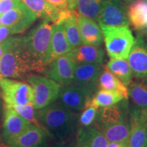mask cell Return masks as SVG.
Returning <instances> with one entry per match:
<instances>
[{
    "mask_svg": "<svg viewBox=\"0 0 147 147\" xmlns=\"http://www.w3.org/2000/svg\"><path fill=\"white\" fill-rule=\"evenodd\" d=\"M1 43L3 47V53L0 58L1 77L22 80L27 78L33 71L42 73L25 49L24 37H10Z\"/></svg>",
    "mask_w": 147,
    "mask_h": 147,
    "instance_id": "cell-1",
    "label": "cell"
},
{
    "mask_svg": "<svg viewBox=\"0 0 147 147\" xmlns=\"http://www.w3.org/2000/svg\"><path fill=\"white\" fill-rule=\"evenodd\" d=\"M37 116L42 129L59 140L69 138L75 131L78 125L76 112L55 102L37 110Z\"/></svg>",
    "mask_w": 147,
    "mask_h": 147,
    "instance_id": "cell-2",
    "label": "cell"
},
{
    "mask_svg": "<svg viewBox=\"0 0 147 147\" xmlns=\"http://www.w3.org/2000/svg\"><path fill=\"white\" fill-rule=\"evenodd\" d=\"M53 25L49 21L45 20L33 29L27 36H24L25 49L42 73L52 61L51 40Z\"/></svg>",
    "mask_w": 147,
    "mask_h": 147,
    "instance_id": "cell-3",
    "label": "cell"
},
{
    "mask_svg": "<svg viewBox=\"0 0 147 147\" xmlns=\"http://www.w3.org/2000/svg\"><path fill=\"white\" fill-rule=\"evenodd\" d=\"M108 56L111 59H127L135 43L129 26L100 25Z\"/></svg>",
    "mask_w": 147,
    "mask_h": 147,
    "instance_id": "cell-4",
    "label": "cell"
},
{
    "mask_svg": "<svg viewBox=\"0 0 147 147\" xmlns=\"http://www.w3.org/2000/svg\"><path fill=\"white\" fill-rule=\"evenodd\" d=\"M0 93L4 105L14 107L34 103V91L27 82L16 79L0 78Z\"/></svg>",
    "mask_w": 147,
    "mask_h": 147,
    "instance_id": "cell-5",
    "label": "cell"
},
{
    "mask_svg": "<svg viewBox=\"0 0 147 147\" xmlns=\"http://www.w3.org/2000/svg\"><path fill=\"white\" fill-rule=\"evenodd\" d=\"M34 91V106L40 110L57 100L61 85L47 76L32 74L27 78Z\"/></svg>",
    "mask_w": 147,
    "mask_h": 147,
    "instance_id": "cell-6",
    "label": "cell"
},
{
    "mask_svg": "<svg viewBox=\"0 0 147 147\" xmlns=\"http://www.w3.org/2000/svg\"><path fill=\"white\" fill-rule=\"evenodd\" d=\"M95 89L71 83L61 86L57 103L72 111H80L83 109L87 102L94 95Z\"/></svg>",
    "mask_w": 147,
    "mask_h": 147,
    "instance_id": "cell-7",
    "label": "cell"
},
{
    "mask_svg": "<svg viewBox=\"0 0 147 147\" xmlns=\"http://www.w3.org/2000/svg\"><path fill=\"white\" fill-rule=\"evenodd\" d=\"M76 65L72 52L70 51L53 60L43 73L61 86L67 85L72 82Z\"/></svg>",
    "mask_w": 147,
    "mask_h": 147,
    "instance_id": "cell-8",
    "label": "cell"
},
{
    "mask_svg": "<svg viewBox=\"0 0 147 147\" xmlns=\"http://www.w3.org/2000/svg\"><path fill=\"white\" fill-rule=\"evenodd\" d=\"M125 101L123 100L114 105L98 109L96 119L93 122V127L101 131L106 128L129 121V114Z\"/></svg>",
    "mask_w": 147,
    "mask_h": 147,
    "instance_id": "cell-9",
    "label": "cell"
},
{
    "mask_svg": "<svg viewBox=\"0 0 147 147\" xmlns=\"http://www.w3.org/2000/svg\"><path fill=\"white\" fill-rule=\"evenodd\" d=\"M34 12L22 2L1 16V25L9 27L14 34H21L29 28L36 20Z\"/></svg>",
    "mask_w": 147,
    "mask_h": 147,
    "instance_id": "cell-10",
    "label": "cell"
},
{
    "mask_svg": "<svg viewBox=\"0 0 147 147\" xmlns=\"http://www.w3.org/2000/svg\"><path fill=\"white\" fill-rule=\"evenodd\" d=\"M100 25L129 26L127 8L121 0H104L97 19Z\"/></svg>",
    "mask_w": 147,
    "mask_h": 147,
    "instance_id": "cell-11",
    "label": "cell"
},
{
    "mask_svg": "<svg viewBox=\"0 0 147 147\" xmlns=\"http://www.w3.org/2000/svg\"><path fill=\"white\" fill-rule=\"evenodd\" d=\"M132 76L147 80V40L138 34L127 57Z\"/></svg>",
    "mask_w": 147,
    "mask_h": 147,
    "instance_id": "cell-12",
    "label": "cell"
},
{
    "mask_svg": "<svg viewBox=\"0 0 147 147\" xmlns=\"http://www.w3.org/2000/svg\"><path fill=\"white\" fill-rule=\"evenodd\" d=\"M31 123L20 115L10 106H3L1 139L5 144L15 138L28 127Z\"/></svg>",
    "mask_w": 147,
    "mask_h": 147,
    "instance_id": "cell-13",
    "label": "cell"
},
{
    "mask_svg": "<svg viewBox=\"0 0 147 147\" xmlns=\"http://www.w3.org/2000/svg\"><path fill=\"white\" fill-rule=\"evenodd\" d=\"M129 135L127 147H142L147 143V118L141 110L133 108L129 111Z\"/></svg>",
    "mask_w": 147,
    "mask_h": 147,
    "instance_id": "cell-14",
    "label": "cell"
},
{
    "mask_svg": "<svg viewBox=\"0 0 147 147\" xmlns=\"http://www.w3.org/2000/svg\"><path fill=\"white\" fill-rule=\"evenodd\" d=\"M21 1L34 12L37 17L53 22V25L61 23L69 14L74 12L60 10L47 0H21Z\"/></svg>",
    "mask_w": 147,
    "mask_h": 147,
    "instance_id": "cell-15",
    "label": "cell"
},
{
    "mask_svg": "<svg viewBox=\"0 0 147 147\" xmlns=\"http://www.w3.org/2000/svg\"><path fill=\"white\" fill-rule=\"evenodd\" d=\"M102 69V64H76L75 66L71 83L85 86V87L96 90L99 76Z\"/></svg>",
    "mask_w": 147,
    "mask_h": 147,
    "instance_id": "cell-16",
    "label": "cell"
},
{
    "mask_svg": "<svg viewBox=\"0 0 147 147\" xmlns=\"http://www.w3.org/2000/svg\"><path fill=\"white\" fill-rule=\"evenodd\" d=\"M127 13L129 22L138 34L147 39V0H133Z\"/></svg>",
    "mask_w": 147,
    "mask_h": 147,
    "instance_id": "cell-17",
    "label": "cell"
},
{
    "mask_svg": "<svg viewBox=\"0 0 147 147\" xmlns=\"http://www.w3.org/2000/svg\"><path fill=\"white\" fill-rule=\"evenodd\" d=\"M45 140V131L31 123L15 138L7 143V147H40Z\"/></svg>",
    "mask_w": 147,
    "mask_h": 147,
    "instance_id": "cell-18",
    "label": "cell"
},
{
    "mask_svg": "<svg viewBox=\"0 0 147 147\" xmlns=\"http://www.w3.org/2000/svg\"><path fill=\"white\" fill-rule=\"evenodd\" d=\"M77 23L82 44L100 46L103 41V34L96 21L77 13Z\"/></svg>",
    "mask_w": 147,
    "mask_h": 147,
    "instance_id": "cell-19",
    "label": "cell"
},
{
    "mask_svg": "<svg viewBox=\"0 0 147 147\" xmlns=\"http://www.w3.org/2000/svg\"><path fill=\"white\" fill-rule=\"evenodd\" d=\"M108 143L104 134L93 126L77 129L75 147H106Z\"/></svg>",
    "mask_w": 147,
    "mask_h": 147,
    "instance_id": "cell-20",
    "label": "cell"
},
{
    "mask_svg": "<svg viewBox=\"0 0 147 147\" xmlns=\"http://www.w3.org/2000/svg\"><path fill=\"white\" fill-rule=\"evenodd\" d=\"M76 64H102L104 58V51L99 46L82 44L71 50Z\"/></svg>",
    "mask_w": 147,
    "mask_h": 147,
    "instance_id": "cell-21",
    "label": "cell"
},
{
    "mask_svg": "<svg viewBox=\"0 0 147 147\" xmlns=\"http://www.w3.org/2000/svg\"><path fill=\"white\" fill-rule=\"evenodd\" d=\"M51 49L52 61L72 50L66 38L62 23L53 25Z\"/></svg>",
    "mask_w": 147,
    "mask_h": 147,
    "instance_id": "cell-22",
    "label": "cell"
},
{
    "mask_svg": "<svg viewBox=\"0 0 147 147\" xmlns=\"http://www.w3.org/2000/svg\"><path fill=\"white\" fill-rule=\"evenodd\" d=\"M97 87L100 88V90L115 91L120 93L126 100L129 98L127 87H126L117 76L106 68L102 69L99 76Z\"/></svg>",
    "mask_w": 147,
    "mask_h": 147,
    "instance_id": "cell-23",
    "label": "cell"
},
{
    "mask_svg": "<svg viewBox=\"0 0 147 147\" xmlns=\"http://www.w3.org/2000/svg\"><path fill=\"white\" fill-rule=\"evenodd\" d=\"M128 96L134 104V108L147 109V80L131 82L128 88Z\"/></svg>",
    "mask_w": 147,
    "mask_h": 147,
    "instance_id": "cell-24",
    "label": "cell"
},
{
    "mask_svg": "<svg viewBox=\"0 0 147 147\" xmlns=\"http://www.w3.org/2000/svg\"><path fill=\"white\" fill-rule=\"evenodd\" d=\"M123 100H125L124 97L117 92L100 90L89 99L84 108L91 106L99 109L100 108L114 105Z\"/></svg>",
    "mask_w": 147,
    "mask_h": 147,
    "instance_id": "cell-25",
    "label": "cell"
},
{
    "mask_svg": "<svg viewBox=\"0 0 147 147\" xmlns=\"http://www.w3.org/2000/svg\"><path fill=\"white\" fill-rule=\"evenodd\" d=\"M105 68L117 76L126 87L132 82V74L127 60L111 59L106 63Z\"/></svg>",
    "mask_w": 147,
    "mask_h": 147,
    "instance_id": "cell-26",
    "label": "cell"
},
{
    "mask_svg": "<svg viewBox=\"0 0 147 147\" xmlns=\"http://www.w3.org/2000/svg\"><path fill=\"white\" fill-rule=\"evenodd\" d=\"M104 0H74L77 13L97 21Z\"/></svg>",
    "mask_w": 147,
    "mask_h": 147,
    "instance_id": "cell-27",
    "label": "cell"
},
{
    "mask_svg": "<svg viewBox=\"0 0 147 147\" xmlns=\"http://www.w3.org/2000/svg\"><path fill=\"white\" fill-rule=\"evenodd\" d=\"M76 16V11H74L61 22L63 23L66 38L72 49L82 44Z\"/></svg>",
    "mask_w": 147,
    "mask_h": 147,
    "instance_id": "cell-28",
    "label": "cell"
},
{
    "mask_svg": "<svg viewBox=\"0 0 147 147\" xmlns=\"http://www.w3.org/2000/svg\"><path fill=\"white\" fill-rule=\"evenodd\" d=\"M17 113L21 115L23 118L27 119L31 123L36 125L39 126L40 125L39 121L38 120V116H37V110L35 109L34 104H29L26 105H18L12 107Z\"/></svg>",
    "mask_w": 147,
    "mask_h": 147,
    "instance_id": "cell-29",
    "label": "cell"
},
{
    "mask_svg": "<svg viewBox=\"0 0 147 147\" xmlns=\"http://www.w3.org/2000/svg\"><path fill=\"white\" fill-rule=\"evenodd\" d=\"M83 110L81 115L79 117L78 121L80 126L84 127H89L93 123L96 119L98 109L89 106V107L84 108Z\"/></svg>",
    "mask_w": 147,
    "mask_h": 147,
    "instance_id": "cell-30",
    "label": "cell"
},
{
    "mask_svg": "<svg viewBox=\"0 0 147 147\" xmlns=\"http://www.w3.org/2000/svg\"><path fill=\"white\" fill-rule=\"evenodd\" d=\"M21 2V0H0V15L15 8Z\"/></svg>",
    "mask_w": 147,
    "mask_h": 147,
    "instance_id": "cell-31",
    "label": "cell"
},
{
    "mask_svg": "<svg viewBox=\"0 0 147 147\" xmlns=\"http://www.w3.org/2000/svg\"><path fill=\"white\" fill-rule=\"evenodd\" d=\"M12 35L13 33L10 27L3 25H0V43L5 41Z\"/></svg>",
    "mask_w": 147,
    "mask_h": 147,
    "instance_id": "cell-32",
    "label": "cell"
},
{
    "mask_svg": "<svg viewBox=\"0 0 147 147\" xmlns=\"http://www.w3.org/2000/svg\"><path fill=\"white\" fill-rule=\"evenodd\" d=\"M121 146V144H119V143L117 142H110L108 144L107 146L106 147H120Z\"/></svg>",
    "mask_w": 147,
    "mask_h": 147,
    "instance_id": "cell-33",
    "label": "cell"
},
{
    "mask_svg": "<svg viewBox=\"0 0 147 147\" xmlns=\"http://www.w3.org/2000/svg\"><path fill=\"white\" fill-rule=\"evenodd\" d=\"M3 109V104H2V100H1V97L0 96V117H1V113H2V110Z\"/></svg>",
    "mask_w": 147,
    "mask_h": 147,
    "instance_id": "cell-34",
    "label": "cell"
},
{
    "mask_svg": "<svg viewBox=\"0 0 147 147\" xmlns=\"http://www.w3.org/2000/svg\"><path fill=\"white\" fill-rule=\"evenodd\" d=\"M3 53V45L2 43H0V58L1 57Z\"/></svg>",
    "mask_w": 147,
    "mask_h": 147,
    "instance_id": "cell-35",
    "label": "cell"
},
{
    "mask_svg": "<svg viewBox=\"0 0 147 147\" xmlns=\"http://www.w3.org/2000/svg\"><path fill=\"white\" fill-rule=\"evenodd\" d=\"M60 147H75V145H72L71 144H63Z\"/></svg>",
    "mask_w": 147,
    "mask_h": 147,
    "instance_id": "cell-36",
    "label": "cell"
},
{
    "mask_svg": "<svg viewBox=\"0 0 147 147\" xmlns=\"http://www.w3.org/2000/svg\"><path fill=\"white\" fill-rule=\"evenodd\" d=\"M141 112H142V113L144 115L145 117L147 118V109L146 110H141Z\"/></svg>",
    "mask_w": 147,
    "mask_h": 147,
    "instance_id": "cell-37",
    "label": "cell"
},
{
    "mask_svg": "<svg viewBox=\"0 0 147 147\" xmlns=\"http://www.w3.org/2000/svg\"><path fill=\"white\" fill-rule=\"evenodd\" d=\"M0 147H7L6 146H5L3 142H1V138H0Z\"/></svg>",
    "mask_w": 147,
    "mask_h": 147,
    "instance_id": "cell-38",
    "label": "cell"
},
{
    "mask_svg": "<svg viewBox=\"0 0 147 147\" xmlns=\"http://www.w3.org/2000/svg\"><path fill=\"white\" fill-rule=\"evenodd\" d=\"M121 1H122L123 2H130V1L131 2L133 0H121Z\"/></svg>",
    "mask_w": 147,
    "mask_h": 147,
    "instance_id": "cell-39",
    "label": "cell"
},
{
    "mask_svg": "<svg viewBox=\"0 0 147 147\" xmlns=\"http://www.w3.org/2000/svg\"><path fill=\"white\" fill-rule=\"evenodd\" d=\"M0 25H1V15H0Z\"/></svg>",
    "mask_w": 147,
    "mask_h": 147,
    "instance_id": "cell-40",
    "label": "cell"
},
{
    "mask_svg": "<svg viewBox=\"0 0 147 147\" xmlns=\"http://www.w3.org/2000/svg\"><path fill=\"white\" fill-rule=\"evenodd\" d=\"M142 147H147V143H146V144H144V146H142Z\"/></svg>",
    "mask_w": 147,
    "mask_h": 147,
    "instance_id": "cell-41",
    "label": "cell"
},
{
    "mask_svg": "<svg viewBox=\"0 0 147 147\" xmlns=\"http://www.w3.org/2000/svg\"><path fill=\"white\" fill-rule=\"evenodd\" d=\"M120 147H127V146H121Z\"/></svg>",
    "mask_w": 147,
    "mask_h": 147,
    "instance_id": "cell-42",
    "label": "cell"
},
{
    "mask_svg": "<svg viewBox=\"0 0 147 147\" xmlns=\"http://www.w3.org/2000/svg\"><path fill=\"white\" fill-rule=\"evenodd\" d=\"M1 75H0V78H1Z\"/></svg>",
    "mask_w": 147,
    "mask_h": 147,
    "instance_id": "cell-43",
    "label": "cell"
}]
</instances>
